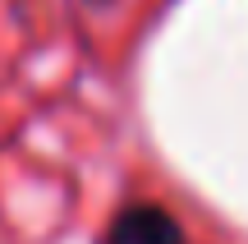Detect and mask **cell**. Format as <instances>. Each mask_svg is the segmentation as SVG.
I'll use <instances>...</instances> for the list:
<instances>
[{"label": "cell", "mask_w": 248, "mask_h": 244, "mask_svg": "<svg viewBox=\"0 0 248 244\" xmlns=\"http://www.w3.org/2000/svg\"><path fill=\"white\" fill-rule=\"evenodd\" d=\"M97 244H184V226L161 203L138 198V203H124L115 217L101 226Z\"/></svg>", "instance_id": "6da1fadb"}]
</instances>
